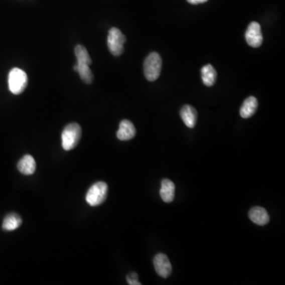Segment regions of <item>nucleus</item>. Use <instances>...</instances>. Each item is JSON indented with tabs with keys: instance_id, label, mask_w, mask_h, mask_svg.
I'll use <instances>...</instances> for the list:
<instances>
[{
	"instance_id": "obj_1",
	"label": "nucleus",
	"mask_w": 285,
	"mask_h": 285,
	"mask_svg": "<svg viewBox=\"0 0 285 285\" xmlns=\"http://www.w3.org/2000/svg\"><path fill=\"white\" fill-rule=\"evenodd\" d=\"M75 53L77 58V64L74 67V70L77 71L84 83L90 84L93 82L94 76L90 68V64L92 63L90 55L83 45H77L75 49Z\"/></svg>"
},
{
	"instance_id": "obj_16",
	"label": "nucleus",
	"mask_w": 285,
	"mask_h": 285,
	"mask_svg": "<svg viewBox=\"0 0 285 285\" xmlns=\"http://www.w3.org/2000/svg\"><path fill=\"white\" fill-rule=\"evenodd\" d=\"M201 79L206 86H212L215 84L217 78V73L213 66L207 64L201 68Z\"/></svg>"
},
{
	"instance_id": "obj_6",
	"label": "nucleus",
	"mask_w": 285,
	"mask_h": 285,
	"mask_svg": "<svg viewBox=\"0 0 285 285\" xmlns=\"http://www.w3.org/2000/svg\"><path fill=\"white\" fill-rule=\"evenodd\" d=\"M125 42V37L119 29L113 27L109 30L107 43L109 52L113 56L119 57L124 53V45Z\"/></svg>"
},
{
	"instance_id": "obj_14",
	"label": "nucleus",
	"mask_w": 285,
	"mask_h": 285,
	"mask_svg": "<svg viewBox=\"0 0 285 285\" xmlns=\"http://www.w3.org/2000/svg\"><path fill=\"white\" fill-rule=\"evenodd\" d=\"M258 102L257 98L253 96H250L244 101L240 109V115L242 118H249L251 117L256 111H257Z\"/></svg>"
},
{
	"instance_id": "obj_12",
	"label": "nucleus",
	"mask_w": 285,
	"mask_h": 285,
	"mask_svg": "<svg viewBox=\"0 0 285 285\" xmlns=\"http://www.w3.org/2000/svg\"><path fill=\"white\" fill-rule=\"evenodd\" d=\"M160 193V197L164 202H172L175 196V186L174 182L169 179H164L162 181Z\"/></svg>"
},
{
	"instance_id": "obj_11",
	"label": "nucleus",
	"mask_w": 285,
	"mask_h": 285,
	"mask_svg": "<svg viewBox=\"0 0 285 285\" xmlns=\"http://www.w3.org/2000/svg\"><path fill=\"white\" fill-rule=\"evenodd\" d=\"M181 117L188 128H193L195 127L197 120V113L193 106L186 105L182 107L180 111Z\"/></svg>"
},
{
	"instance_id": "obj_8",
	"label": "nucleus",
	"mask_w": 285,
	"mask_h": 285,
	"mask_svg": "<svg viewBox=\"0 0 285 285\" xmlns=\"http://www.w3.org/2000/svg\"><path fill=\"white\" fill-rule=\"evenodd\" d=\"M155 268L159 276L167 278L172 272V266L169 258L164 253H158L153 260Z\"/></svg>"
},
{
	"instance_id": "obj_15",
	"label": "nucleus",
	"mask_w": 285,
	"mask_h": 285,
	"mask_svg": "<svg viewBox=\"0 0 285 285\" xmlns=\"http://www.w3.org/2000/svg\"><path fill=\"white\" fill-rule=\"evenodd\" d=\"M22 223L23 220L21 216L17 213H10L4 218L2 227L4 231H13L17 230L22 225Z\"/></svg>"
},
{
	"instance_id": "obj_4",
	"label": "nucleus",
	"mask_w": 285,
	"mask_h": 285,
	"mask_svg": "<svg viewBox=\"0 0 285 285\" xmlns=\"http://www.w3.org/2000/svg\"><path fill=\"white\" fill-rule=\"evenodd\" d=\"M28 77L24 71L19 68H13L10 71L8 76V86L11 92L14 94H20L27 88Z\"/></svg>"
},
{
	"instance_id": "obj_7",
	"label": "nucleus",
	"mask_w": 285,
	"mask_h": 285,
	"mask_svg": "<svg viewBox=\"0 0 285 285\" xmlns=\"http://www.w3.org/2000/svg\"><path fill=\"white\" fill-rule=\"evenodd\" d=\"M245 37H246V42L249 46L253 48L260 47L263 42V37L260 24L257 22H252L248 26Z\"/></svg>"
},
{
	"instance_id": "obj_2",
	"label": "nucleus",
	"mask_w": 285,
	"mask_h": 285,
	"mask_svg": "<svg viewBox=\"0 0 285 285\" xmlns=\"http://www.w3.org/2000/svg\"><path fill=\"white\" fill-rule=\"evenodd\" d=\"M82 135L80 125L77 123H71L64 128L61 135L63 149L71 151L79 145Z\"/></svg>"
},
{
	"instance_id": "obj_17",
	"label": "nucleus",
	"mask_w": 285,
	"mask_h": 285,
	"mask_svg": "<svg viewBox=\"0 0 285 285\" xmlns=\"http://www.w3.org/2000/svg\"><path fill=\"white\" fill-rule=\"evenodd\" d=\"M127 282H128V284L130 285H140L141 283H139V279H138V275H137L136 272H131V273L128 274L127 277Z\"/></svg>"
},
{
	"instance_id": "obj_10",
	"label": "nucleus",
	"mask_w": 285,
	"mask_h": 285,
	"mask_svg": "<svg viewBox=\"0 0 285 285\" xmlns=\"http://www.w3.org/2000/svg\"><path fill=\"white\" fill-rule=\"evenodd\" d=\"M249 217L253 223H256L257 225L264 226L266 225L267 223L269 222V216L268 212L261 207H254L249 211Z\"/></svg>"
},
{
	"instance_id": "obj_18",
	"label": "nucleus",
	"mask_w": 285,
	"mask_h": 285,
	"mask_svg": "<svg viewBox=\"0 0 285 285\" xmlns=\"http://www.w3.org/2000/svg\"><path fill=\"white\" fill-rule=\"evenodd\" d=\"M208 0H187L188 3L190 4H193V5H197V4H204V3L207 2Z\"/></svg>"
},
{
	"instance_id": "obj_5",
	"label": "nucleus",
	"mask_w": 285,
	"mask_h": 285,
	"mask_svg": "<svg viewBox=\"0 0 285 285\" xmlns=\"http://www.w3.org/2000/svg\"><path fill=\"white\" fill-rule=\"evenodd\" d=\"M108 193V186L103 182H96L90 186L86 193V201L89 205L92 207L98 206L105 202Z\"/></svg>"
},
{
	"instance_id": "obj_13",
	"label": "nucleus",
	"mask_w": 285,
	"mask_h": 285,
	"mask_svg": "<svg viewBox=\"0 0 285 285\" xmlns=\"http://www.w3.org/2000/svg\"><path fill=\"white\" fill-rule=\"evenodd\" d=\"M35 160L30 155H26L23 156L21 160H19L18 164V170L24 175H34L36 171Z\"/></svg>"
},
{
	"instance_id": "obj_3",
	"label": "nucleus",
	"mask_w": 285,
	"mask_h": 285,
	"mask_svg": "<svg viewBox=\"0 0 285 285\" xmlns=\"http://www.w3.org/2000/svg\"><path fill=\"white\" fill-rule=\"evenodd\" d=\"M163 60L159 53L156 52L150 53L145 59L144 63V71L146 79L151 82L156 81L161 74Z\"/></svg>"
},
{
	"instance_id": "obj_9",
	"label": "nucleus",
	"mask_w": 285,
	"mask_h": 285,
	"mask_svg": "<svg viewBox=\"0 0 285 285\" xmlns=\"http://www.w3.org/2000/svg\"><path fill=\"white\" fill-rule=\"evenodd\" d=\"M136 133L135 126L130 120H122L116 132V136L120 140L126 141L132 139Z\"/></svg>"
}]
</instances>
